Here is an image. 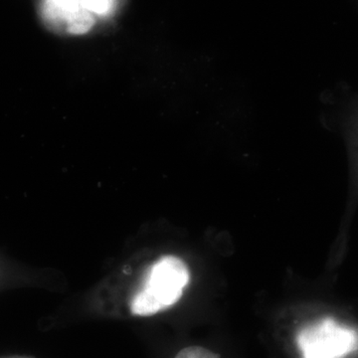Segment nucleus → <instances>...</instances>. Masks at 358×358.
<instances>
[{
	"label": "nucleus",
	"instance_id": "obj_2",
	"mask_svg": "<svg viewBox=\"0 0 358 358\" xmlns=\"http://www.w3.org/2000/svg\"><path fill=\"white\" fill-rule=\"evenodd\" d=\"M298 345L303 358H346L358 350V333L327 317L305 327Z\"/></svg>",
	"mask_w": 358,
	"mask_h": 358
},
{
	"label": "nucleus",
	"instance_id": "obj_3",
	"mask_svg": "<svg viewBox=\"0 0 358 358\" xmlns=\"http://www.w3.org/2000/svg\"><path fill=\"white\" fill-rule=\"evenodd\" d=\"M40 13L47 27L61 34H85L95 24L79 0H41Z\"/></svg>",
	"mask_w": 358,
	"mask_h": 358
},
{
	"label": "nucleus",
	"instance_id": "obj_5",
	"mask_svg": "<svg viewBox=\"0 0 358 358\" xmlns=\"http://www.w3.org/2000/svg\"><path fill=\"white\" fill-rule=\"evenodd\" d=\"M174 358H219V357L206 348H200V346H189V348L180 350Z\"/></svg>",
	"mask_w": 358,
	"mask_h": 358
},
{
	"label": "nucleus",
	"instance_id": "obj_4",
	"mask_svg": "<svg viewBox=\"0 0 358 358\" xmlns=\"http://www.w3.org/2000/svg\"><path fill=\"white\" fill-rule=\"evenodd\" d=\"M85 8L88 9L91 13L99 15L109 14L114 6V0H79Z\"/></svg>",
	"mask_w": 358,
	"mask_h": 358
},
{
	"label": "nucleus",
	"instance_id": "obj_1",
	"mask_svg": "<svg viewBox=\"0 0 358 358\" xmlns=\"http://www.w3.org/2000/svg\"><path fill=\"white\" fill-rule=\"evenodd\" d=\"M189 279V271L182 260L162 257L150 268L143 287L134 296L131 313L150 317L171 307L182 296Z\"/></svg>",
	"mask_w": 358,
	"mask_h": 358
}]
</instances>
